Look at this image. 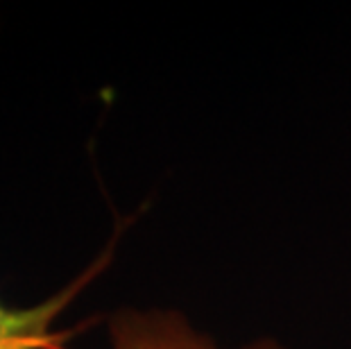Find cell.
I'll return each mask as SVG.
<instances>
[{
  "mask_svg": "<svg viewBox=\"0 0 351 349\" xmlns=\"http://www.w3.org/2000/svg\"><path fill=\"white\" fill-rule=\"evenodd\" d=\"M109 349H220L186 315L168 309H121L109 317ZM236 349H286L274 338H256Z\"/></svg>",
  "mask_w": 351,
  "mask_h": 349,
  "instance_id": "obj_1",
  "label": "cell"
},
{
  "mask_svg": "<svg viewBox=\"0 0 351 349\" xmlns=\"http://www.w3.org/2000/svg\"><path fill=\"white\" fill-rule=\"evenodd\" d=\"M111 250L93 261L73 279L69 286L34 306H10L0 300V349H59L64 333H57L52 324L69 309V304L84 291V286L104 270Z\"/></svg>",
  "mask_w": 351,
  "mask_h": 349,
  "instance_id": "obj_2",
  "label": "cell"
}]
</instances>
